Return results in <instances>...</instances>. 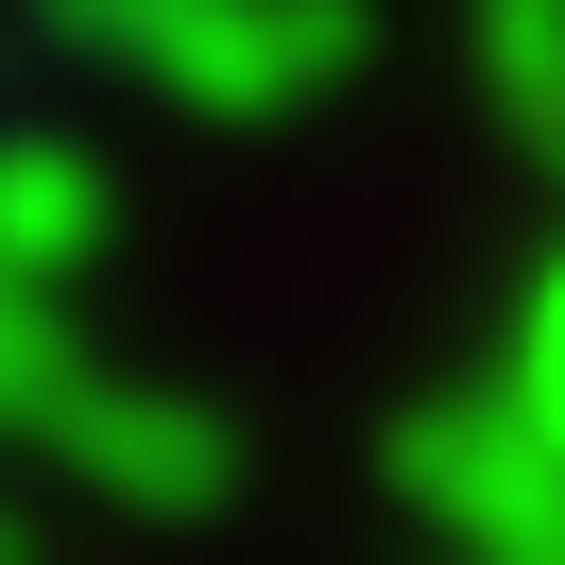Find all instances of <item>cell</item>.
<instances>
[{
	"label": "cell",
	"instance_id": "ba28073f",
	"mask_svg": "<svg viewBox=\"0 0 565 565\" xmlns=\"http://www.w3.org/2000/svg\"><path fill=\"white\" fill-rule=\"evenodd\" d=\"M189 18H206V0H52V35H104V52H138V70L189 35Z\"/></svg>",
	"mask_w": 565,
	"mask_h": 565
},
{
	"label": "cell",
	"instance_id": "8992f818",
	"mask_svg": "<svg viewBox=\"0 0 565 565\" xmlns=\"http://www.w3.org/2000/svg\"><path fill=\"white\" fill-rule=\"evenodd\" d=\"M70 394H86V360H70V326H52V291L0 275V428H35V446H52Z\"/></svg>",
	"mask_w": 565,
	"mask_h": 565
},
{
	"label": "cell",
	"instance_id": "6da1fadb",
	"mask_svg": "<svg viewBox=\"0 0 565 565\" xmlns=\"http://www.w3.org/2000/svg\"><path fill=\"white\" fill-rule=\"evenodd\" d=\"M394 497H412L462 565H565V446L497 377H446V394L394 412Z\"/></svg>",
	"mask_w": 565,
	"mask_h": 565
},
{
	"label": "cell",
	"instance_id": "52a82bcc",
	"mask_svg": "<svg viewBox=\"0 0 565 565\" xmlns=\"http://www.w3.org/2000/svg\"><path fill=\"white\" fill-rule=\"evenodd\" d=\"M497 394H514L531 428L565 446V241L531 257V291H514V343H497Z\"/></svg>",
	"mask_w": 565,
	"mask_h": 565
},
{
	"label": "cell",
	"instance_id": "9c48e42d",
	"mask_svg": "<svg viewBox=\"0 0 565 565\" xmlns=\"http://www.w3.org/2000/svg\"><path fill=\"white\" fill-rule=\"evenodd\" d=\"M0 565H18V531H0Z\"/></svg>",
	"mask_w": 565,
	"mask_h": 565
},
{
	"label": "cell",
	"instance_id": "277c9868",
	"mask_svg": "<svg viewBox=\"0 0 565 565\" xmlns=\"http://www.w3.org/2000/svg\"><path fill=\"white\" fill-rule=\"evenodd\" d=\"M104 223H120L104 154H70V138H0V275H18V291H70L86 257H104Z\"/></svg>",
	"mask_w": 565,
	"mask_h": 565
},
{
	"label": "cell",
	"instance_id": "5b68a950",
	"mask_svg": "<svg viewBox=\"0 0 565 565\" xmlns=\"http://www.w3.org/2000/svg\"><path fill=\"white\" fill-rule=\"evenodd\" d=\"M462 52H480V104L531 172L565 189V0H462Z\"/></svg>",
	"mask_w": 565,
	"mask_h": 565
},
{
	"label": "cell",
	"instance_id": "7a4b0ae2",
	"mask_svg": "<svg viewBox=\"0 0 565 565\" xmlns=\"http://www.w3.org/2000/svg\"><path fill=\"white\" fill-rule=\"evenodd\" d=\"M52 462H70L86 497H120V514H223L241 428H223L206 394H172V377H104V360H86V394L52 412Z\"/></svg>",
	"mask_w": 565,
	"mask_h": 565
},
{
	"label": "cell",
	"instance_id": "3957f363",
	"mask_svg": "<svg viewBox=\"0 0 565 565\" xmlns=\"http://www.w3.org/2000/svg\"><path fill=\"white\" fill-rule=\"evenodd\" d=\"M360 0H206L172 52H154V86H172L189 120H291V104H326V86L360 70Z\"/></svg>",
	"mask_w": 565,
	"mask_h": 565
}]
</instances>
